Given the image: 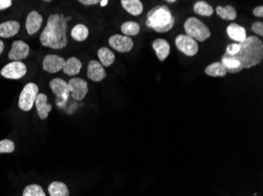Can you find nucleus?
Returning <instances> with one entry per match:
<instances>
[{
    "label": "nucleus",
    "instance_id": "6",
    "mask_svg": "<svg viewBox=\"0 0 263 196\" xmlns=\"http://www.w3.org/2000/svg\"><path fill=\"white\" fill-rule=\"evenodd\" d=\"M175 45L179 51L189 57L196 55L199 51L197 41L184 34L177 35L175 39Z\"/></svg>",
    "mask_w": 263,
    "mask_h": 196
},
{
    "label": "nucleus",
    "instance_id": "28",
    "mask_svg": "<svg viewBox=\"0 0 263 196\" xmlns=\"http://www.w3.org/2000/svg\"><path fill=\"white\" fill-rule=\"evenodd\" d=\"M121 30L122 33L125 34V36H135L138 35L140 32V26L138 23L135 21H125L121 26Z\"/></svg>",
    "mask_w": 263,
    "mask_h": 196
},
{
    "label": "nucleus",
    "instance_id": "4",
    "mask_svg": "<svg viewBox=\"0 0 263 196\" xmlns=\"http://www.w3.org/2000/svg\"><path fill=\"white\" fill-rule=\"evenodd\" d=\"M184 28L187 36L196 41L204 42L211 37V32L209 28L196 17L187 18L184 22Z\"/></svg>",
    "mask_w": 263,
    "mask_h": 196
},
{
    "label": "nucleus",
    "instance_id": "7",
    "mask_svg": "<svg viewBox=\"0 0 263 196\" xmlns=\"http://www.w3.org/2000/svg\"><path fill=\"white\" fill-rule=\"evenodd\" d=\"M68 92L76 101H83L88 93V82L81 78H73L68 82Z\"/></svg>",
    "mask_w": 263,
    "mask_h": 196
},
{
    "label": "nucleus",
    "instance_id": "3",
    "mask_svg": "<svg viewBox=\"0 0 263 196\" xmlns=\"http://www.w3.org/2000/svg\"><path fill=\"white\" fill-rule=\"evenodd\" d=\"M175 17L171 9L165 5H158L147 13L146 26L159 33L169 32L174 27Z\"/></svg>",
    "mask_w": 263,
    "mask_h": 196
},
{
    "label": "nucleus",
    "instance_id": "20",
    "mask_svg": "<svg viewBox=\"0 0 263 196\" xmlns=\"http://www.w3.org/2000/svg\"><path fill=\"white\" fill-rule=\"evenodd\" d=\"M122 7L133 16H139L143 13V5L140 0H122Z\"/></svg>",
    "mask_w": 263,
    "mask_h": 196
},
{
    "label": "nucleus",
    "instance_id": "36",
    "mask_svg": "<svg viewBox=\"0 0 263 196\" xmlns=\"http://www.w3.org/2000/svg\"><path fill=\"white\" fill-rule=\"evenodd\" d=\"M4 47H5V46H4V42L2 40H0V55L4 52Z\"/></svg>",
    "mask_w": 263,
    "mask_h": 196
},
{
    "label": "nucleus",
    "instance_id": "8",
    "mask_svg": "<svg viewBox=\"0 0 263 196\" xmlns=\"http://www.w3.org/2000/svg\"><path fill=\"white\" fill-rule=\"evenodd\" d=\"M0 73L6 79H20L27 73V67L22 61H11L3 68Z\"/></svg>",
    "mask_w": 263,
    "mask_h": 196
},
{
    "label": "nucleus",
    "instance_id": "13",
    "mask_svg": "<svg viewBox=\"0 0 263 196\" xmlns=\"http://www.w3.org/2000/svg\"><path fill=\"white\" fill-rule=\"evenodd\" d=\"M43 23V16L36 10H32L28 14L26 28L29 35H34L41 29Z\"/></svg>",
    "mask_w": 263,
    "mask_h": 196
},
{
    "label": "nucleus",
    "instance_id": "16",
    "mask_svg": "<svg viewBox=\"0 0 263 196\" xmlns=\"http://www.w3.org/2000/svg\"><path fill=\"white\" fill-rule=\"evenodd\" d=\"M226 32L232 40L236 41L239 43L243 42L248 37L246 29L243 26L236 23L230 24L226 29Z\"/></svg>",
    "mask_w": 263,
    "mask_h": 196
},
{
    "label": "nucleus",
    "instance_id": "5",
    "mask_svg": "<svg viewBox=\"0 0 263 196\" xmlns=\"http://www.w3.org/2000/svg\"><path fill=\"white\" fill-rule=\"evenodd\" d=\"M39 94V88L34 82H29L24 86L19 96L18 107L22 111L29 112L35 104V98Z\"/></svg>",
    "mask_w": 263,
    "mask_h": 196
},
{
    "label": "nucleus",
    "instance_id": "1",
    "mask_svg": "<svg viewBox=\"0 0 263 196\" xmlns=\"http://www.w3.org/2000/svg\"><path fill=\"white\" fill-rule=\"evenodd\" d=\"M64 14H51L47 19V25L41 32L40 41L42 46L53 50H61L67 46L68 20Z\"/></svg>",
    "mask_w": 263,
    "mask_h": 196
},
{
    "label": "nucleus",
    "instance_id": "30",
    "mask_svg": "<svg viewBox=\"0 0 263 196\" xmlns=\"http://www.w3.org/2000/svg\"><path fill=\"white\" fill-rule=\"evenodd\" d=\"M15 149V144L10 140L5 139L0 141V154L1 153H11Z\"/></svg>",
    "mask_w": 263,
    "mask_h": 196
},
{
    "label": "nucleus",
    "instance_id": "40",
    "mask_svg": "<svg viewBox=\"0 0 263 196\" xmlns=\"http://www.w3.org/2000/svg\"><path fill=\"white\" fill-rule=\"evenodd\" d=\"M255 196H256V195H255Z\"/></svg>",
    "mask_w": 263,
    "mask_h": 196
},
{
    "label": "nucleus",
    "instance_id": "37",
    "mask_svg": "<svg viewBox=\"0 0 263 196\" xmlns=\"http://www.w3.org/2000/svg\"><path fill=\"white\" fill-rule=\"evenodd\" d=\"M165 2L173 4V3H176V0H165Z\"/></svg>",
    "mask_w": 263,
    "mask_h": 196
},
{
    "label": "nucleus",
    "instance_id": "32",
    "mask_svg": "<svg viewBox=\"0 0 263 196\" xmlns=\"http://www.w3.org/2000/svg\"><path fill=\"white\" fill-rule=\"evenodd\" d=\"M252 29L255 34H258V35L263 36L262 22L256 21L255 22V23L252 24Z\"/></svg>",
    "mask_w": 263,
    "mask_h": 196
},
{
    "label": "nucleus",
    "instance_id": "18",
    "mask_svg": "<svg viewBox=\"0 0 263 196\" xmlns=\"http://www.w3.org/2000/svg\"><path fill=\"white\" fill-rule=\"evenodd\" d=\"M83 64L78 57H72L66 60L63 71L65 74L69 76H75L79 74Z\"/></svg>",
    "mask_w": 263,
    "mask_h": 196
},
{
    "label": "nucleus",
    "instance_id": "12",
    "mask_svg": "<svg viewBox=\"0 0 263 196\" xmlns=\"http://www.w3.org/2000/svg\"><path fill=\"white\" fill-rule=\"evenodd\" d=\"M87 77L93 82H101L106 77V72L104 67L98 60H91L88 66Z\"/></svg>",
    "mask_w": 263,
    "mask_h": 196
},
{
    "label": "nucleus",
    "instance_id": "27",
    "mask_svg": "<svg viewBox=\"0 0 263 196\" xmlns=\"http://www.w3.org/2000/svg\"><path fill=\"white\" fill-rule=\"evenodd\" d=\"M195 13L200 16L211 17L214 14V8L205 1H198L195 4L193 7Z\"/></svg>",
    "mask_w": 263,
    "mask_h": 196
},
{
    "label": "nucleus",
    "instance_id": "26",
    "mask_svg": "<svg viewBox=\"0 0 263 196\" xmlns=\"http://www.w3.org/2000/svg\"><path fill=\"white\" fill-rule=\"evenodd\" d=\"M215 11H216L217 14L223 20H236V17H237V14H236L234 7L230 5L226 6L224 7L218 6V7H217Z\"/></svg>",
    "mask_w": 263,
    "mask_h": 196
},
{
    "label": "nucleus",
    "instance_id": "33",
    "mask_svg": "<svg viewBox=\"0 0 263 196\" xmlns=\"http://www.w3.org/2000/svg\"><path fill=\"white\" fill-rule=\"evenodd\" d=\"M12 2L11 0H0V10H6L11 7Z\"/></svg>",
    "mask_w": 263,
    "mask_h": 196
},
{
    "label": "nucleus",
    "instance_id": "35",
    "mask_svg": "<svg viewBox=\"0 0 263 196\" xmlns=\"http://www.w3.org/2000/svg\"><path fill=\"white\" fill-rule=\"evenodd\" d=\"M253 14L257 17H263V6L255 7L253 10Z\"/></svg>",
    "mask_w": 263,
    "mask_h": 196
},
{
    "label": "nucleus",
    "instance_id": "34",
    "mask_svg": "<svg viewBox=\"0 0 263 196\" xmlns=\"http://www.w3.org/2000/svg\"><path fill=\"white\" fill-rule=\"evenodd\" d=\"M78 2L85 6H92L100 4L101 1L100 0H79Z\"/></svg>",
    "mask_w": 263,
    "mask_h": 196
},
{
    "label": "nucleus",
    "instance_id": "21",
    "mask_svg": "<svg viewBox=\"0 0 263 196\" xmlns=\"http://www.w3.org/2000/svg\"><path fill=\"white\" fill-rule=\"evenodd\" d=\"M50 88L53 94L57 97H63L67 94L68 82L61 78H55L49 83Z\"/></svg>",
    "mask_w": 263,
    "mask_h": 196
},
{
    "label": "nucleus",
    "instance_id": "22",
    "mask_svg": "<svg viewBox=\"0 0 263 196\" xmlns=\"http://www.w3.org/2000/svg\"><path fill=\"white\" fill-rule=\"evenodd\" d=\"M98 57L103 67H110L115 60V54L107 47H101L98 51Z\"/></svg>",
    "mask_w": 263,
    "mask_h": 196
},
{
    "label": "nucleus",
    "instance_id": "24",
    "mask_svg": "<svg viewBox=\"0 0 263 196\" xmlns=\"http://www.w3.org/2000/svg\"><path fill=\"white\" fill-rule=\"evenodd\" d=\"M205 73L211 77H224L227 74V69L221 62H214L205 69Z\"/></svg>",
    "mask_w": 263,
    "mask_h": 196
},
{
    "label": "nucleus",
    "instance_id": "15",
    "mask_svg": "<svg viewBox=\"0 0 263 196\" xmlns=\"http://www.w3.org/2000/svg\"><path fill=\"white\" fill-rule=\"evenodd\" d=\"M152 47L155 54L157 56L158 59L160 61H164L167 57H169L171 53V45L168 41L165 39H156L152 42Z\"/></svg>",
    "mask_w": 263,
    "mask_h": 196
},
{
    "label": "nucleus",
    "instance_id": "9",
    "mask_svg": "<svg viewBox=\"0 0 263 196\" xmlns=\"http://www.w3.org/2000/svg\"><path fill=\"white\" fill-rule=\"evenodd\" d=\"M109 44L119 53H128L134 48V42L131 38L120 34L112 35L109 39Z\"/></svg>",
    "mask_w": 263,
    "mask_h": 196
},
{
    "label": "nucleus",
    "instance_id": "39",
    "mask_svg": "<svg viewBox=\"0 0 263 196\" xmlns=\"http://www.w3.org/2000/svg\"><path fill=\"white\" fill-rule=\"evenodd\" d=\"M44 2L50 3V2H51V1H50V0H45V1H44Z\"/></svg>",
    "mask_w": 263,
    "mask_h": 196
},
{
    "label": "nucleus",
    "instance_id": "31",
    "mask_svg": "<svg viewBox=\"0 0 263 196\" xmlns=\"http://www.w3.org/2000/svg\"><path fill=\"white\" fill-rule=\"evenodd\" d=\"M240 47L239 43H231L227 46L226 49V54L230 56H234L240 51Z\"/></svg>",
    "mask_w": 263,
    "mask_h": 196
},
{
    "label": "nucleus",
    "instance_id": "10",
    "mask_svg": "<svg viewBox=\"0 0 263 196\" xmlns=\"http://www.w3.org/2000/svg\"><path fill=\"white\" fill-rule=\"evenodd\" d=\"M66 60L57 54H47L43 60V69L51 74L63 70Z\"/></svg>",
    "mask_w": 263,
    "mask_h": 196
},
{
    "label": "nucleus",
    "instance_id": "11",
    "mask_svg": "<svg viewBox=\"0 0 263 196\" xmlns=\"http://www.w3.org/2000/svg\"><path fill=\"white\" fill-rule=\"evenodd\" d=\"M29 54V46L22 40H16L12 43L8 58L12 61H21Z\"/></svg>",
    "mask_w": 263,
    "mask_h": 196
},
{
    "label": "nucleus",
    "instance_id": "14",
    "mask_svg": "<svg viewBox=\"0 0 263 196\" xmlns=\"http://www.w3.org/2000/svg\"><path fill=\"white\" fill-rule=\"evenodd\" d=\"M35 105L38 116L42 120L47 119L48 117V115L52 110V105L47 102V95L44 93L38 94L37 97L35 98Z\"/></svg>",
    "mask_w": 263,
    "mask_h": 196
},
{
    "label": "nucleus",
    "instance_id": "17",
    "mask_svg": "<svg viewBox=\"0 0 263 196\" xmlns=\"http://www.w3.org/2000/svg\"><path fill=\"white\" fill-rule=\"evenodd\" d=\"M20 24L17 20H8L0 24V37L11 38L20 31Z\"/></svg>",
    "mask_w": 263,
    "mask_h": 196
},
{
    "label": "nucleus",
    "instance_id": "25",
    "mask_svg": "<svg viewBox=\"0 0 263 196\" xmlns=\"http://www.w3.org/2000/svg\"><path fill=\"white\" fill-rule=\"evenodd\" d=\"M89 35V30L84 24H78L71 31V36L78 42L86 40Z\"/></svg>",
    "mask_w": 263,
    "mask_h": 196
},
{
    "label": "nucleus",
    "instance_id": "2",
    "mask_svg": "<svg viewBox=\"0 0 263 196\" xmlns=\"http://www.w3.org/2000/svg\"><path fill=\"white\" fill-rule=\"evenodd\" d=\"M239 44L240 51L231 57L240 61L242 69H251L261 63L263 59V43L261 39L255 35H250Z\"/></svg>",
    "mask_w": 263,
    "mask_h": 196
},
{
    "label": "nucleus",
    "instance_id": "19",
    "mask_svg": "<svg viewBox=\"0 0 263 196\" xmlns=\"http://www.w3.org/2000/svg\"><path fill=\"white\" fill-rule=\"evenodd\" d=\"M221 62L224 64V67L227 69V73L235 74V73H239L243 70L241 66H240V61L233 58L231 56L226 54V53L221 57Z\"/></svg>",
    "mask_w": 263,
    "mask_h": 196
},
{
    "label": "nucleus",
    "instance_id": "29",
    "mask_svg": "<svg viewBox=\"0 0 263 196\" xmlns=\"http://www.w3.org/2000/svg\"><path fill=\"white\" fill-rule=\"evenodd\" d=\"M22 196H46V194L41 185L32 184L26 187Z\"/></svg>",
    "mask_w": 263,
    "mask_h": 196
},
{
    "label": "nucleus",
    "instance_id": "23",
    "mask_svg": "<svg viewBox=\"0 0 263 196\" xmlns=\"http://www.w3.org/2000/svg\"><path fill=\"white\" fill-rule=\"evenodd\" d=\"M48 192L51 196H69L67 185L61 181H54L48 186Z\"/></svg>",
    "mask_w": 263,
    "mask_h": 196
},
{
    "label": "nucleus",
    "instance_id": "38",
    "mask_svg": "<svg viewBox=\"0 0 263 196\" xmlns=\"http://www.w3.org/2000/svg\"><path fill=\"white\" fill-rule=\"evenodd\" d=\"M101 3H103V4H101L102 6H105L106 4H107L108 1H106V0H103V1H101Z\"/></svg>",
    "mask_w": 263,
    "mask_h": 196
}]
</instances>
